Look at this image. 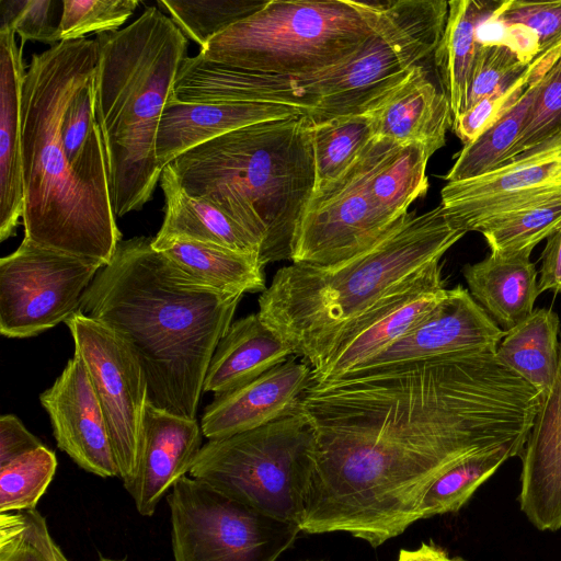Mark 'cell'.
Instances as JSON below:
<instances>
[{
  "mask_svg": "<svg viewBox=\"0 0 561 561\" xmlns=\"http://www.w3.org/2000/svg\"><path fill=\"white\" fill-rule=\"evenodd\" d=\"M431 157L422 145H396L371 173L370 194L394 219L405 217L410 205L426 194Z\"/></svg>",
  "mask_w": 561,
  "mask_h": 561,
  "instance_id": "31",
  "label": "cell"
},
{
  "mask_svg": "<svg viewBox=\"0 0 561 561\" xmlns=\"http://www.w3.org/2000/svg\"><path fill=\"white\" fill-rule=\"evenodd\" d=\"M560 47L561 44L537 56L515 83L504 90L486 95L453 119L451 128L463 145L474 140L519 99Z\"/></svg>",
  "mask_w": 561,
  "mask_h": 561,
  "instance_id": "41",
  "label": "cell"
},
{
  "mask_svg": "<svg viewBox=\"0 0 561 561\" xmlns=\"http://www.w3.org/2000/svg\"><path fill=\"white\" fill-rule=\"evenodd\" d=\"M559 333L560 319L554 311L534 309L525 320L505 331L496 347V355L542 397L551 388L558 373Z\"/></svg>",
  "mask_w": 561,
  "mask_h": 561,
  "instance_id": "28",
  "label": "cell"
},
{
  "mask_svg": "<svg viewBox=\"0 0 561 561\" xmlns=\"http://www.w3.org/2000/svg\"><path fill=\"white\" fill-rule=\"evenodd\" d=\"M370 114L375 137L401 146L422 145L431 156L445 146L453 125L449 100L427 77L423 65L415 67Z\"/></svg>",
  "mask_w": 561,
  "mask_h": 561,
  "instance_id": "21",
  "label": "cell"
},
{
  "mask_svg": "<svg viewBox=\"0 0 561 561\" xmlns=\"http://www.w3.org/2000/svg\"><path fill=\"white\" fill-rule=\"evenodd\" d=\"M94 112L116 217L140 210L152 198L162 169L157 135L187 39L156 7L128 26L96 36Z\"/></svg>",
  "mask_w": 561,
  "mask_h": 561,
  "instance_id": "5",
  "label": "cell"
},
{
  "mask_svg": "<svg viewBox=\"0 0 561 561\" xmlns=\"http://www.w3.org/2000/svg\"><path fill=\"white\" fill-rule=\"evenodd\" d=\"M398 144L374 137L336 180L313 191L300 220L291 262L331 270L368 251L400 221L369 190L371 173Z\"/></svg>",
  "mask_w": 561,
  "mask_h": 561,
  "instance_id": "10",
  "label": "cell"
},
{
  "mask_svg": "<svg viewBox=\"0 0 561 561\" xmlns=\"http://www.w3.org/2000/svg\"><path fill=\"white\" fill-rule=\"evenodd\" d=\"M56 469V455L45 445L0 467V513L35 510Z\"/></svg>",
  "mask_w": 561,
  "mask_h": 561,
  "instance_id": "36",
  "label": "cell"
},
{
  "mask_svg": "<svg viewBox=\"0 0 561 561\" xmlns=\"http://www.w3.org/2000/svg\"><path fill=\"white\" fill-rule=\"evenodd\" d=\"M524 446L506 444L480 451L448 469L426 492L420 507L421 519L459 511L506 460L520 456Z\"/></svg>",
  "mask_w": 561,
  "mask_h": 561,
  "instance_id": "33",
  "label": "cell"
},
{
  "mask_svg": "<svg viewBox=\"0 0 561 561\" xmlns=\"http://www.w3.org/2000/svg\"><path fill=\"white\" fill-rule=\"evenodd\" d=\"M559 137H561V47L540 78L523 130L508 162Z\"/></svg>",
  "mask_w": 561,
  "mask_h": 561,
  "instance_id": "37",
  "label": "cell"
},
{
  "mask_svg": "<svg viewBox=\"0 0 561 561\" xmlns=\"http://www.w3.org/2000/svg\"><path fill=\"white\" fill-rule=\"evenodd\" d=\"M560 227L561 196L494 218L478 232L483 234L491 252L516 253L531 252Z\"/></svg>",
  "mask_w": 561,
  "mask_h": 561,
  "instance_id": "34",
  "label": "cell"
},
{
  "mask_svg": "<svg viewBox=\"0 0 561 561\" xmlns=\"http://www.w3.org/2000/svg\"><path fill=\"white\" fill-rule=\"evenodd\" d=\"M530 253L491 252L484 260L462 268L470 295L504 331L534 311L540 294Z\"/></svg>",
  "mask_w": 561,
  "mask_h": 561,
  "instance_id": "24",
  "label": "cell"
},
{
  "mask_svg": "<svg viewBox=\"0 0 561 561\" xmlns=\"http://www.w3.org/2000/svg\"><path fill=\"white\" fill-rule=\"evenodd\" d=\"M267 0H158L181 32L201 48L237 22L260 10Z\"/></svg>",
  "mask_w": 561,
  "mask_h": 561,
  "instance_id": "35",
  "label": "cell"
},
{
  "mask_svg": "<svg viewBox=\"0 0 561 561\" xmlns=\"http://www.w3.org/2000/svg\"><path fill=\"white\" fill-rule=\"evenodd\" d=\"M310 127L307 115L256 123L169 163L187 194L220 209L259 243L263 266L291 261L316 186Z\"/></svg>",
  "mask_w": 561,
  "mask_h": 561,
  "instance_id": "4",
  "label": "cell"
},
{
  "mask_svg": "<svg viewBox=\"0 0 561 561\" xmlns=\"http://www.w3.org/2000/svg\"><path fill=\"white\" fill-rule=\"evenodd\" d=\"M167 502L174 561H276L301 531L187 476Z\"/></svg>",
  "mask_w": 561,
  "mask_h": 561,
  "instance_id": "9",
  "label": "cell"
},
{
  "mask_svg": "<svg viewBox=\"0 0 561 561\" xmlns=\"http://www.w3.org/2000/svg\"><path fill=\"white\" fill-rule=\"evenodd\" d=\"M519 504L539 530L561 528V341L559 368L527 435Z\"/></svg>",
  "mask_w": 561,
  "mask_h": 561,
  "instance_id": "19",
  "label": "cell"
},
{
  "mask_svg": "<svg viewBox=\"0 0 561 561\" xmlns=\"http://www.w3.org/2000/svg\"><path fill=\"white\" fill-rule=\"evenodd\" d=\"M56 556L58 561H69L58 546L56 547Z\"/></svg>",
  "mask_w": 561,
  "mask_h": 561,
  "instance_id": "46",
  "label": "cell"
},
{
  "mask_svg": "<svg viewBox=\"0 0 561 561\" xmlns=\"http://www.w3.org/2000/svg\"><path fill=\"white\" fill-rule=\"evenodd\" d=\"M440 260L404 277L347 323L312 369L313 383L335 380L393 344L447 295Z\"/></svg>",
  "mask_w": 561,
  "mask_h": 561,
  "instance_id": "13",
  "label": "cell"
},
{
  "mask_svg": "<svg viewBox=\"0 0 561 561\" xmlns=\"http://www.w3.org/2000/svg\"><path fill=\"white\" fill-rule=\"evenodd\" d=\"M297 358L293 355L256 379L215 396L201 420L203 436L208 439L232 436L297 412L313 385L312 368Z\"/></svg>",
  "mask_w": 561,
  "mask_h": 561,
  "instance_id": "17",
  "label": "cell"
},
{
  "mask_svg": "<svg viewBox=\"0 0 561 561\" xmlns=\"http://www.w3.org/2000/svg\"><path fill=\"white\" fill-rule=\"evenodd\" d=\"M98 561H122V560H114L108 558H100Z\"/></svg>",
  "mask_w": 561,
  "mask_h": 561,
  "instance_id": "47",
  "label": "cell"
},
{
  "mask_svg": "<svg viewBox=\"0 0 561 561\" xmlns=\"http://www.w3.org/2000/svg\"><path fill=\"white\" fill-rule=\"evenodd\" d=\"M504 334L505 331L469 290L458 285L448 289L446 297L417 325L346 375L373 373L456 353L496 348Z\"/></svg>",
  "mask_w": 561,
  "mask_h": 561,
  "instance_id": "15",
  "label": "cell"
},
{
  "mask_svg": "<svg viewBox=\"0 0 561 561\" xmlns=\"http://www.w3.org/2000/svg\"><path fill=\"white\" fill-rule=\"evenodd\" d=\"M23 44L0 27V241L15 234L24 211L21 100L26 69Z\"/></svg>",
  "mask_w": 561,
  "mask_h": 561,
  "instance_id": "22",
  "label": "cell"
},
{
  "mask_svg": "<svg viewBox=\"0 0 561 561\" xmlns=\"http://www.w3.org/2000/svg\"><path fill=\"white\" fill-rule=\"evenodd\" d=\"M485 22L501 26L500 41L528 64L561 44V1L502 0Z\"/></svg>",
  "mask_w": 561,
  "mask_h": 561,
  "instance_id": "30",
  "label": "cell"
},
{
  "mask_svg": "<svg viewBox=\"0 0 561 561\" xmlns=\"http://www.w3.org/2000/svg\"><path fill=\"white\" fill-rule=\"evenodd\" d=\"M58 448L80 468L118 477L107 423L83 363L73 355L51 387L39 396Z\"/></svg>",
  "mask_w": 561,
  "mask_h": 561,
  "instance_id": "16",
  "label": "cell"
},
{
  "mask_svg": "<svg viewBox=\"0 0 561 561\" xmlns=\"http://www.w3.org/2000/svg\"><path fill=\"white\" fill-rule=\"evenodd\" d=\"M96 39L60 42L33 54L21 100L24 238L108 264L122 240L116 216L73 173L65 154L66 107L98 64Z\"/></svg>",
  "mask_w": 561,
  "mask_h": 561,
  "instance_id": "3",
  "label": "cell"
},
{
  "mask_svg": "<svg viewBox=\"0 0 561 561\" xmlns=\"http://www.w3.org/2000/svg\"><path fill=\"white\" fill-rule=\"evenodd\" d=\"M160 186L164 195V217L153 239L195 240L260 259L259 243L220 209L187 194L170 164L161 172Z\"/></svg>",
  "mask_w": 561,
  "mask_h": 561,
  "instance_id": "25",
  "label": "cell"
},
{
  "mask_svg": "<svg viewBox=\"0 0 561 561\" xmlns=\"http://www.w3.org/2000/svg\"><path fill=\"white\" fill-rule=\"evenodd\" d=\"M538 289L540 294L547 290L561 294V227L547 239L541 254Z\"/></svg>",
  "mask_w": 561,
  "mask_h": 561,
  "instance_id": "44",
  "label": "cell"
},
{
  "mask_svg": "<svg viewBox=\"0 0 561 561\" xmlns=\"http://www.w3.org/2000/svg\"><path fill=\"white\" fill-rule=\"evenodd\" d=\"M551 59L511 107L474 140L463 145L455 163L444 176L447 182L474 179L490 173L510 161L512 150L523 130L540 78Z\"/></svg>",
  "mask_w": 561,
  "mask_h": 561,
  "instance_id": "29",
  "label": "cell"
},
{
  "mask_svg": "<svg viewBox=\"0 0 561 561\" xmlns=\"http://www.w3.org/2000/svg\"><path fill=\"white\" fill-rule=\"evenodd\" d=\"M59 39L77 41L90 33L118 31L139 5L137 0H64Z\"/></svg>",
  "mask_w": 561,
  "mask_h": 561,
  "instance_id": "39",
  "label": "cell"
},
{
  "mask_svg": "<svg viewBox=\"0 0 561 561\" xmlns=\"http://www.w3.org/2000/svg\"><path fill=\"white\" fill-rule=\"evenodd\" d=\"M151 245L185 273L222 291L244 295L266 289L257 256L188 239L152 238Z\"/></svg>",
  "mask_w": 561,
  "mask_h": 561,
  "instance_id": "27",
  "label": "cell"
},
{
  "mask_svg": "<svg viewBox=\"0 0 561 561\" xmlns=\"http://www.w3.org/2000/svg\"><path fill=\"white\" fill-rule=\"evenodd\" d=\"M467 232L442 204L409 213L368 251L331 268L280 267L257 314L312 369L331 340L404 277L443 255Z\"/></svg>",
  "mask_w": 561,
  "mask_h": 561,
  "instance_id": "6",
  "label": "cell"
},
{
  "mask_svg": "<svg viewBox=\"0 0 561 561\" xmlns=\"http://www.w3.org/2000/svg\"><path fill=\"white\" fill-rule=\"evenodd\" d=\"M398 561H465L460 558H451L443 548L434 543H422L417 549H402Z\"/></svg>",
  "mask_w": 561,
  "mask_h": 561,
  "instance_id": "45",
  "label": "cell"
},
{
  "mask_svg": "<svg viewBox=\"0 0 561 561\" xmlns=\"http://www.w3.org/2000/svg\"><path fill=\"white\" fill-rule=\"evenodd\" d=\"M381 12L380 2L267 0L198 55L262 73H316L352 57L376 31Z\"/></svg>",
  "mask_w": 561,
  "mask_h": 561,
  "instance_id": "7",
  "label": "cell"
},
{
  "mask_svg": "<svg viewBox=\"0 0 561 561\" xmlns=\"http://www.w3.org/2000/svg\"><path fill=\"white\" fill-rule=\"evenodd\" d=\"M202 435L196 419L148 403L137 467L124 484L141 516H152L167 492L190 473L203 446Z\"/></svg>",
  "mask_w": 561,
  "mask_h": 561,
  "instance_id": "18",
  "label": "cell"
},
{
  "mask_svg": "<svg viewBox=\"0 0 561 561\" xmlns=\"http://www.w3.org/2000/svg\"><path fill=\"white\" fill-rule=\"evenodd\" d=\"M290 346L256 313L230 325L218 343L204 380L203 392H230L285 363Z\"/></svg>",
  "mask_w": 561,
  "mask_h": 561,
  "instance_id": "23",
  "label": "cell"
},
{
  "mask_svg": "<svg viewBox=\"0 0 561 561\" xmlns=\"http://www.w3.org/2000/svg\"><path fill=\"white\" fill-rule=\"evenodd\" d=\"M151 241L121 240L79 311L108 327L135 353L150 404L195 419L210 359L244 295L191 276Z\"/></svg>",
  "mask_w": 561,
  "mask_h": 561,
  "instance_id": "2",
  "label": "cell"
},
{
  "mask_svg": "<svg viewBox=\"0 0 561 561\" xmlns=\"http://www.w3.org/2000/svg\"><path fill=\"white\" fill-rule=\"evenodd\" d=\"M316 168L314 191L341 176L375 137L370 112L311 124Z\"/></svg>",
  "mask_w": 561,
  "mask_h": 561,
  "instance_id": "32",
  "label": "cell"
},
{
  "mask_svg": "<svg viewBox=\"0 0 561 561\" xmlns=\"http://www.w3.org/2000/svg\"><path fill=\"white\" fill-rule=\"evenodd\" d=\"M540 403L496 348L313 383L301 401L314 432L312 495L348 529L399 536L448 469L525 445Z\"/></svg>",
  "mask_w": 561,
  "mask_h": 561,
  "instance_id": "1",
  "label": "cell"
},
{
  "mask_svg": "<svg viewBox=\"0 0 561 561\" xmlns=\"http://www.w3.org/2000/svg\"><path fill=\"white\" fill-rule=\"evenodd\" d=\"M561 196V137L484 175L447 182L442 205L466 232Z\"/></svg>",
  "mask_w": 561,
  "mask_h": 561,
  "instance_id": "14",
  "label": "cell"
},
{
  "mask_svg": "<svg viewBox=\"0 0 561 561\" xmlns=\"http://www.w3.org/2000/svg\"><path fill=\"white\" fill-rule=\"evenodd\" d=\"M529 66L508 45L497 41H480L465 111L486 95L511 87Z\"/></svg>",
  "mask_w": 561,
  "mask_h": 561,
  "instance_id": "40",
  "label": "cell"
},
{
  "mask_svg": "<svg viewBox=\"0 0 561 561\" xmlns=\"http://www.w3.org/2000/svg\"><path fill=\"white\" fill-rule=\"evenodd\" d=\"M313 451V427L300 405L264 426L208 439L190 476L262 514L300 527Z\"/></svg>",
  "mask_w": 561,
  "mask_h": 561,
  "instance_id": "8",
  "label": "cell"
},
{
  "mask_svg": "<svg viewBox=\"0 0 561 561\" xmlns=\"http://www.w3.org/2000/svg\"><path fill=\"white\" fill-rule=\"evenodd\" d=\"M56 547L36 508L0 513V561H58Z\"/></svg>",
  "mask_w": 561,
  "mask_h": 561,
  "instance_id": "38",
  "label": "cell"
},
{
  "mask_svg": "<svg viewBox=\"0 0 561 561\" xmlns=\"http://www.w3.org/2000/svg\"><path fill=\"white\" fill-rule=\"evenodd\" d=\"M57 4L51 0H0V27L11 28L23 45L36 41L51 47L60 43Z\"/></svg>",
  "mask_w": 561,
  "mask_h": 561,
  "instance_id": "42",
  "label": "cell"
},
{
  "mask_svg": "<svg viewBox=\"0 0 561 561\" xmlns=\"http://www.w3.org/2000/svg\"><path fill=\"white\" fill-rule=\"evenodd\" d=\"M75 356L85 366L102 407L118 468L127 483L135 473L142 439L148 382L130 347L108 327L76 312L66 322Z\"/></svg>",
  "mask_w": 561,
  "mask_h": 561,
  "instance_id": "12",
  "label": "cell"
},
{
  "mask_svg": "<svg viewBox=\"0 0 561 561\" xmlns=\"http://www.w3.org/2000/svg\"><path fill=\"white\" fill-rule=\"evenodd\" d=\"M501 1H448L444 33L433 55L453 119L467 106L471 73L480 46V25L500 7Z\"/></svg>",
  "mask_w": 561,
  "mask_h": 561,
  "instance_id": "26",
  "label": "cell"
},
{
  "mask_svg": "<svg viewBox=\"0 0 561 561\" xmlns=\"http://www.w3.org/2000/svg\"><path fill=\"white\" fill-rule=\"evenodd\" d=\"M100 261L36 244L23 238L0 260V332L7 337L38 335L80 310Z\"/></svg>",
  "mask_w": 561,
  "mask_h": 561,
  "instance_id": "11",
  "label": "cell"
},
{
  "mask_svg": "<svg viewBox=\"0 0 561 561\" xmlns=\"http://www.w3.org/2000/svg\"><path fill=\"white\" fill-rule=\"evenodd\" d=\"M43 445L15 415L0 417V467Z\"/></svg>",
  "mask_w": 561,
  "mask_h": 561,
  "instance_id": "43",
  "label": "cell"
},
{
  "mask_svg": "<svg viewBox=\"0 0 561 561\" xmlns=\"http://www.w3.org/2000/svg\"><path fill=\"white\" fill-rule=\"evenodd\" d=\"M307 115L279 104L256 102L181 103L169 98L157 135L156 154L163 170L183 152L236 129L261 122Z\"/></svg>",
  "mask_w": 561,
  "mask_h": 561,
  "instance_id": "20",
  "label": "cell"
}]
</instances>
